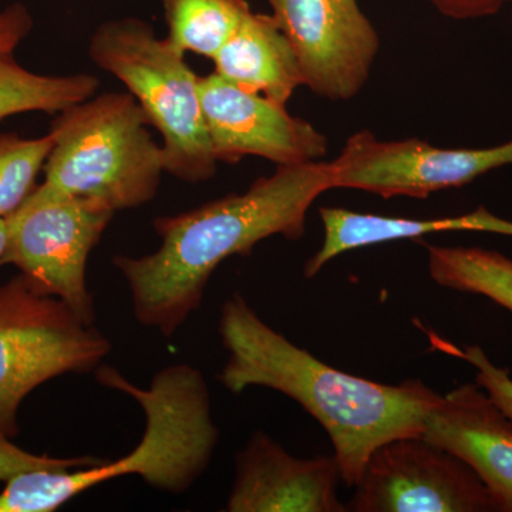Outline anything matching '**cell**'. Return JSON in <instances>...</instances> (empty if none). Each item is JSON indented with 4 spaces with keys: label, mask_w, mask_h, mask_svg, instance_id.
<instances>
[{
    "label": "cell",
    "mask_w": 512,
    "mask_h": 512,
    "mask_svg": "<svg viewBox=\"0 0 512 512\" xmlns=\"http://www.w3.org/2000/svg\"><path fill=\"white\" fill-rule=\"evenodd\" d=\"M89 56L119 79L163 138L165 173L187 183H202L217 173L202 113L200 76L184 53L160 39L144 20L101 23L90 37Z\"/></svg>",
    "instance_id": "5"
},
{
    "label": "cell",
    "mask_w": 512,
    "mask_h": 512,
    "mask_svg": "<svg viewBox=\"0 0 512 512\" xmlns=\"http://www.w3.org/2000/svg\"><path fill=\"white\" fill-rule=\"evenodd\" d=\"M202 113L218 163L265 158L276 165L319 161L328 138L308 121L288 113L284 104L249 92L220 74L200 77Z\"/></svg>",
    "instance_id": "11"
},
{
    "label": "cell",
    "mask_w": 512,
    "mask_h": 512,
    "mask_svg": "<svg viewBox=\"0 0 512 512\" xmlns=\"http://www.w3.org/2000/svg\"><path fill=\"white\" fill-rule=\"evenodd\" d=\"M53 143L50 131L39 138L0 133V218L12 215L35 191Z\"/></svg>",
    "instance_id": "19"
},
{
    "label": "cell",
    "mask_w": 512,
    "mask_h": 512,
    "mask_svg": "<svg viewBox=\"0 0 512 512\" xmlns=\"http://www.w3.org/2000/svg\"><path fill=\"white\" fill-rule=\"evenodd\" d=\"M333 190L326 161L279 165L242 194L154 220L161 247L133 258L116 255L134 316L144 328L171 338L200 309L211 275L231 256H248L259 242L281 235L302 238L306 217L323 192Z\"/></svg>",
    "instance_id": "1"
},
{
    "label": "cell",
    "mask_w": 512,
    "mask_h": 512,
    "mask_svg": "<svg viewBox=\"0 0 512 512\" xmlns=\"http://www.w3.org/2000/svg\"><path fill=\"white\" fill-rule=\"evenodd\" d=\"M167 37L181 53L214 60L252 12L248 0H163Z\"/></svg>",
    "instance_id": "17"
},
{
    "label": "cell",
    "mask_w": 512,
    "mask_h": 512,
    "mask_svg": "<svg viewBox=\"0 0 512 512\" xmlns=\"http://www.w3.org/2000/svg\"><path fill=\"white\" fill-rule=\"evenodd\" d=\"M421 436L466 461L501 512H512V420L477 383L440 396Z\"/></svg>",
    "instance_id": "13"
},
{
    "label": "cell",
    "mask_w": 512,
    "mask_h": 512,
    "mask_svg": "<svg viewBox=\"0 0 512 512\" xmlns=\"http://www.w3.org/2000/svg\"><path fill=\"white\" fill-rule=\"evenodd\" d=\"M298 56L316 96L340 101L359 94L379 52L375 26L357 0H266Z\"/></svg>",
    "instance_id": "10"
},
{
    "label": "cell",
    "mask_w": 512,
    "mask_h": 512,
    "mask_svg": "<svg viewBox=\"0 0 512 512\" xmlns=\"http://www.w3.org/2000/svg\"><path fill=\"white\" fill-rule=\"evenodd\" d=\"M130 93H104L55 116L47 187L99 202L113 212L133 210L156 197L165 173L163 146Z\"/></svg>",
    "instance_id": "4"
},
{
    "label": "cell",
    "mask_w": 512,
    "mask_h": 512,
    "mask_svg": "<svg viewBox=\"0 0 512 512\" xmlns=\"http://www.w3.org/2000/svg\"><path fill=\"white\" fill-rule=\"evenodd\" d=\"M114 214L99 202L37 185L6 218L8 247L3 265H15L30 289L59 299L87 325L96 322L86 268Z\"/></svg>",
    "instance_id": "7"
},
{
    "label": "cell",
    "mask_w": 512,
    "mask_h": 512,
    "mask_svg": "<svg viewBox=\"0 0 512 512\" xmlns=\"http://www.w3.org/2000/svg\"><path fill=\"white\" fill-rule=\"evenodd\" d=\"M507 2H511L512 3V0H507ZM511 22H512V15H511Z\"/></svg>",
    "instance_id": "24"
},
{
    "label": "cell",
    "mask_w": 512,
    "mask_h": 512,
    "mask_svg": "<svg viewBox=\"0 0 512 512\" xmlns=\"http://www.w3.org/2000/svg\"><path fill=\"white\" fill-rule=\"evenodd\" d=\"M335 456L296 458L258 431L235 458L229 512H343Z\"/></svg>",
    "instance_id": "12"
},
{
    "label": "cell",
    "mask_w": 512,
    "mask_h": 512,
    "mask_svg": "<svg viewBox=\"0 0 512 512\" xmlns=\"http://www.w3.org/2000/svg\"><path fill=\"white\" fill-rule=\"evenodd\" d=\"M212 62L228 82L284 106L305 86L298 56L272 13H249Z\"/></svg>",
    "instance_id": "14"
},
{
    "label": "cell",
    "mask_w": 512,
    "mask_h": 512,
    "mask_svg": "<svg viewBox=\"0 0 512 512\" xmlns=\"http://www.w3.org/2000/svg\"><path fill=\"white\" fill-rule=\"evenodd\" d=\"M355 488V512H501L466 461L421 434L376 448Z\"/></svg>",
    "instance_id": "8"
},
{
    "label": "cell",
    "mask_w": 512,
    "mask_h": 512,
    "mask_svg": "<svg viewBox=\"0 0 512 512\" xmlns=\"http://www.w3.org/2000/svg\"><path fill=\"white\" fill-rule=\"evenodd\" d=\"M100 384L133 397L146 417L138 446L111 463L72 470H30L10 478L0 493V512H52L106 481L140 476L151 487L181 494L207 470L220 439L211 397L200 370L165 367L148 389L134 386L114 367L99 366Z\"/></svg>",
    "instance_id": "3"
},
{
    "label": "cell",
    "mask_w": 512,
    "mask_h": 512,
    "mask_svg": "<svg viewBox=\"0 0 512 512\" xmlns=\"http://www.w3.org/2000/svg\"><path fill=\"white\" fill-rule=\"evenodd\" d=\"M99 87V79L92 74L45 76L20 66L15 53L0 52V121L32 111L56 116L96 96Z\"/></svg>",
    "instance_id": "16"
},
{
    "label": "cell",
    "mask_w": 512,
    "mask_h": 512,
    "mask_svg": "<svg viewBox=\"0 0 512 512\" xmlns=\"http://www.w3.org/2000/svg\"><path fill=\"white\" fill-rule=\"evenodd\" d=\"M431 279L444 288L476 293L512 312V259L484 248L424 244Z\"/></svg>",
    "instance_id": "18"
},
{
    "label": "cell",
    "mask_w": 512,
    "mask_h": 512,
    "mask_svg": "<svg viewBox=\"0 0 512 512\" xmlns=\"http://www.w3.org/2000/svg\"><path fill=\"white\" fill-rule=\"evenodd\" d=\"M330 165L333 188L372 192L384 200H424L512 165V140L490 148H440L417 138L383 141L362 130L348 138Z\"/></svg>",
    "instance_id": "9"
},
{
    "label": "cell",
    "mask_w": 512,
    "mask_h": 512,
    "mask_svg": "<svg viewBox=\"0 0 512 512\" xmlns=\"http://www.w3.org/2000/svg\"><path fill=\"white\" fill-rule=\"evenodd\" d=\"M441 15L456 20L497 15L507 0H430Z\"/></svg>",
    "instance_id": "22"
},
{
    "label": "cell",
    "mask_w": 512,
    "mask_h": 512,
    "mask_svg": "<svg viewBox=\"0 0 512 512\" xmlns=\"http://www.w3.org/2000/svg\"><path fill=\"white\" fill-rule=\"evenodd\" d=\"M6 247H8V222L6 218H0V266H2Z\"/></svg>",
    "instance_id": "23"
},
{
    "label": "cell",
    "mask_w": 512,
    "mask_h": 512,
    "mask_svg": "<svg viewBox=\"0 0 512 512\" xmlns=\"http://www.w3.org/2000/svg\"><path fill=\"white\" fill-rule=\"evenodd\" d=\"M319 212L325 228V239L319 251L306 262V278L318 275L323 266L336 256L397 239L456 231L494 232L512 237V222L495 217L483 207L471 214L441 220L382 217L330 207L320 208Z\"/></svg>",
    "instance_id": "15"
},
{
    "label": "cell",
    "mask_w": 512,
    "mask_h": 512,
    "mask_svg": "<svg viewBox=\"0 0 512 512\" xmlns=\"http://www.w3.org/2000/svg\"><path fill=\"white\" fill-rule=\"evenodd\" d=\"M32 29V15L23 3H12L0 10V52L15 53Z\"/></svg>",
    "instance_id": "21"
},
{
    "label": "cell",
    "mask_w": 512,
    "mask_h": 512,
    "mask_svg": "<svg viewBox=\"0 0 512 512\" xmlns=\"http://www.w3.org/2000/svg\"><path fill=\"white\" fill-rule=\"evenodd\" d=\"M110 350L96 326L22 275L0 285V436H18L20 404L33 390L67 373L96 372Z\"/></svg>",
    "instance_id": "6"
},
{
    "label": "cell",
    "mask_w": 512,
    "mask_h": 512,
    "mask_svg": "<svg viewBox=\"0 0 512 512\" xmlns=\"http://www.w3.org/2000/svg\"><path fill=\"white\" fill-rule=\"evenodd\" d=\"M456 353L476 369L478 386L512 420V377L508 369L495 366L480 346H467L464 352Z\"/></svg>",
    "instance_id": "20"
},
{
    "label": "cell",
    "mask_w": 512,
    "mask_h": 512,
    "mask_svg": "<svg viewBox=\"0 0 512 512\" xmlns=\"http://www.w3.org/2000/svg\"><path fill=\"white\" fill-rule=\"evenodd\" d=\"M220 335L228 352L221 383L234 394L268 387L301 404L328 433L348 487L376 448L423 434L441 396L420 380L377 383L326 365L266 325L239 293L222 306Z\"/></svg>",
    "instance_id": "2"
}]
</instances>
